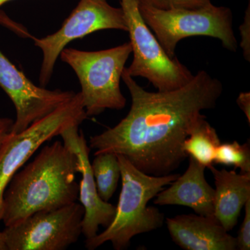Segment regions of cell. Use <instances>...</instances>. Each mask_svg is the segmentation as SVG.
Returning <instances> with one entry per match:
<instances>
[{
  "label": "cell",
  "mask_w": 250,
  "mask_h": 250,
  "mask_svg": "<svg viewBox=\"0 0 250 250\" xmlns=\"http://www.w3.org/2000/svg\"><path fill=\"white\" fill-rule=\"evenodd\" d=\"M80 161L59 141L46 145L29 164L14 174L3 197L1 221L5 227L36 212L56 209L76 202Z\"/></svg>",
  "instance_id": "cell-2"
},
{
  "label": "cell",
  "mask_w": 250,
  "mask_h": 250,
  "mask_svg": "<svg viewBox=\"0 0 250 250\" xmlns=\"http://www.w3.org/2000/svg\"><path fill=\"white\" fill-rule=\"evenodd\" d=\"M105 29L127 31L122 8L113 7L106 0H80L58 31L41 39L34 38V44L43 55L39 77L41 85L48 83L56 62L67 44Z\"/></svg>",
  "instance_id": "cell-9"
},
{
  "label": "cell",
  "mask_w": 250,
  "mask_h": 250,
  "mask_svg": "<svg viewBox=\"0 0 250 250\" xmlns=\"http://www.w3.org/2000/svg\"><path fill=\"white\" fill-rule=\"evenodd\" d=\"M139 4L156 9H198L210 4V0H137Z\"/></svg>",
  "instance_id": "cell-18"
},
{
  "label": "cell",
  "mask_w": 250,
  "mask_h": 250,
  "mask_svg": "<svg viewBox=\"0 0 250 250\" xmlns=\"http://www.w3.org/2000/svg\"><path fill=\"white\" fill-rule=\"evenodd\" d=\"M249 1H250V0H249Z\"/></svg>",
  "instance_id": "cell-25"
},
{
  "label": "cell",
  "mask_w": 250,
  "mask_h": 250,
  "mask_svg": "<svg viewBox=\"0 0 250 250\" xmlns=\"http://www.w3.org/2000/svg\"><path fill=\"white\" fill-rule=\"evenodd\" d=\"M238 106L246 115L248 123L250 124V92H243L238 95L236 100Z\"/></svg>",
  "instance_id": "cell-22"
},
{
  "label": "cell",
  "mask_w": 250,
  "mask_h": 250,
  "mask_svg": "<svg viewBox=\"0 0 250 250\" xmlns=\"http://www.w3.org/2000/svg\"><path fill=\"white\" fill-rule=\"evenodd\" d=\"M134 59L125 70L131 77H141L158 91H170L187 84L194 75L177 57L163 48L140 12L137 0H121Z\"/></svg>",
  "instance_id": "cell-6"
},
{
  "label": "cell",
  "mask_w": 250,
  "mask_h": 250,
  "mask_svg": "<svg viewBox=\"0 0 250 250\" xmlns=\"http://www.w3.org/2000/svg\"><path fill=\"white\" fill-rule=\"evenodd\" d=\"M208 169L215 180L213 215L229 232L236 226L242 208L250 199V173L220 170L213 165Z\"/></svg>",
  "instance_id": "cell-14"
},
{
  "label": "cell",
  "mask_w": 250,
  "mask_h": 250,
  "mask_svg": "<svg viewBox=\"0 0 250 250\" xmlns=\"http://www.w3.org/2000/svg\"><path fill=\"white\" fill-rule=\"evenodd\" d=\"M9 1H11V0H0V6Z\"/></svg>",
  "instance_id": "cell-24"
},
{
  "label": "cell",
  "mask_w": 250,
  "mask_h": 250,
  "mask_svg": "<svg viewBox=\"0 0 250 250\" xmlns=\"http://www.w3.org/2000/svg\"><path fill=\"white\" fill-rule=\"evenodd\" d=\"M63 144L77 154L80 161L79 197L84 209L82 220V234L89 239L98 234L99 228H106L115 218L116 207L104 201L99 195L89 159L90 147L83 133L79 132V125L67 128L60 134Z\"/></svg>",
  "instance_id": "cell-11"
},
{
  "label": "cell",
  "mask_w": 250,
  "mask_h": 250,
  "mask_svg": "<svg viewBox=\"0 0 250 250\" xmlns=\"http://www.w3.org/2000/svg\"><path fill=\"white\" fill-rule=\"evenodd\" d=\"M241 33V47L243 56L248 62L250 61V3L245 14L244 21L239 28Z\"/></svg>",
  "instance_id": "cell-20"
},
{
  "label": "cell",
  "mask_w": 250,
  "mask_h": 250,
  "mask_svg": "<svg viewBox=\"0 0 250 250\" xmlns=\"http://www.w3.org/2000/svg\"><path fill=\"white\" fill-rule=\"evenodd\" d=\"M245 218L236 238L237 250L250 249V199L245 205Z\"/></svg>",
  "instance_id": "cell-19"
},
{
  "label": "cell",
  "mask_w": 250,
  "mask_h": 250,
  "mask_svg": "<svg viewBox=\"0 0 250 250\" xmlns=\"http://www.w3.org/2000/svg\"><path fill=\"white\" fill-rule=\"evenodd\" d=\"M131 53L129 42L94 52L62 49L59 57L78 77L87 116H97L106 109L121 110L126 106L121 80Z\"/></svg>",
  "instance_id": "cell-4"
},
{
  "label": "cell",
  "mask_w": 250,
  "mask_h": 250,
  "mask_svg": "<svg viewBox=\"0 0 250 250\" xmlns=\"http://www.w3.org/2000/svg\"><path fill=\"white\" fill-rule=\"evenodd\" d=\"M215 164L228 166H234L241 169L243 173H250V142L243 145L238 141L220 143L215 153Z\"/></svg>",
  "instance_id": "cell-17"
},
{
  "label": "cell",
  "mask_w": 250,
  "mask_h": 250,
  "mask_svg": "<svg viewBox=\"0 0 250 250\" xmlns=\"http://www.w3.org/2000/svg\"><path fill=\"white\" fill-rule=\"evenodd\" d=\"M0 250H6V246H5L4 243V240H3L1 231H0Z\"/></svg>",
  "instance_id": "cell-23"
},
{
  "label": "cell",
  "mask_w": 250,
  "mask_h": 250,
  "mask_svg": "<svg viewBox=\"0 0 250 250\" xmlns=\"http://www.w3.org/2000/svg\"><path fill=\"white\" fill-rule=\"evenodd\" d=\"M84 209L70 204L56 209L41 210L1 231L6 250H65L82 234Z\"/></svg>",
  "instance_id": "cell-8"
},
{
  "label": "cell",
  "mask_w": 250,
  "mask_h": 250,
  "mask_svg": "<svg viewBox=\"0 0 250 250\" xmlns=\"http://www.w3.org/2000/svg\"><path fill=\"white\" fill-rule=\"evenodd\" d=\"M87 117L80 92L27 129L10 134L0 149V222L4 191L14 174L27 164L44 143L60 136L70 126H80Z\"/></svg>",
  "instance_id": "cell-7"
},
{
  "label": "cell",
  "mask_w": 250,
  "mask_h": 250,
  "mask_svg": "<svg viewBox=\"0 0 250 250\" xmlns=\"http://www.w3.org/2000/svg\"><path fill=\"white\" fill-rule=\"evenodd\" d=\"M174 243L185 250H236V238L230 235L214 215H178L166 219Z\"/></svg>",
  "instance_id": "cell-12"
},
{
  "label": "cell",
  "mask_w": 250,
  "mask_h": 250,
  "mask_svg": "<svg viewBox=\"0 0 250 250\" xmlns=\"http://www.w3.org/2000/svg\"><path fill=\"white\" fill-rule=\"evenodd\" d=\"M0 87L16 111L11 134L21 132L75 96L70 90H48L33 83L0 50Z\"/></svg>",
  "instance_id": "cell-10"
},
{
  "label": "cell",
  "mask_w": 250,
  "mask_h": 250,
  "mask_svg": "<svg viewBox=\"0 0 250 250\" xmlns=\"http://www.w3.org/2000/svg\"><path fill=\"white\" fill-rule=\"evenodd\" d=\"M116 155L122 189L116 215L103 232L85 239V248L89 250L97 249L106 242H111L115 250H125L134 236L161 228L165 215L157 208L148 207V203L180 175H149L135 167L124 156Z\"/></svg>",
  "instance_id": "cell-3"
},
{
  "label": "cell",
  "mask_w": 250,
  "mask_h": 250,
  "mask_svg": "<svg viewBox=\"0 0 250 250\" xmlns=\"http://www.w3.org/2000/svg\"><path fill=\"white\" fill-rule=\"evenodd\" d=\"M90 165L99 195L104 201L108 202L116 192L121 178L118 157L114 153H100L95 154Z\"/></svg>",
  "instance_id": "cell-16"
},
{
  "label": "cell",
  "mask_w": 250,
  "mask_h": 250,
  "mask_svg": "<svg viewBox=\"0 0 250 250\" xmlns=\"http://www.w3.org/2000/svg\"><path fill=\"white\" fill-rule=\"evenodd\" d=\"M203 117L196 122L184 141L183 149L188 157L209 167L214 163L215 153L220 139L216 130Z\"/></svg>",
  "instance_id": "cell-15"
},
{
  "label": "cell",
  "mask_w": 250,
  "mask_h": 250,
  "mask_svg": "<svg viewBox=\"0 0 250 250\" xmlns=\"http://www.w3.org/2000/svg\"><path fill=\"white\" fill-rule=\"evenodd\" d=\"M14 120L9 118H1L0 117V149L10 134H11Z\"/></svg>",
  "instance_id": "cell-21"
},
{
  "label": "cell",
  "mask_w": 250,
  "mask_h": 250,
  "mask_svg": "<svg viewBox=\"0 0 250 250\" xmlns=\"http://www.w3.org/2000/svg\"><path fill=\"white\" fill-rule=\"evenodd\" d=\"M122 80L131 95L129 113L116 126L91 136L90 149L95 154L124 156L149 175L172 173L188 158L184 141L196 122L205 117L202 111L215 107L223 83L205 70L170 91H147L125 70Z\"/></svg>",
  "instance_id": "cell-1"
},
{
  "label": "cell",
  "mask_w": 250,
  "mask_h": 250,
  "mask_svg": "<svg viewBox=\"0 0 250 250\" xmlns=\"http://www.w3.org/2000/svg\"><path fill=\"white\" fill-rule=\"evenodd\" d=\"M189 158L187 170L170 184V187L161 190L154 204L157 205L185 206L192 208L196 214L210 216L213 215L215 189L207 182V167L197 161Z\"/></svg>",
  "instance_id": "cell-13"
},
{
  "label": "cell",
  "mask_w": 250,
  "mask_h": 250,
  "mask_svg": "<svg viewBox=\"0 0 250 250\" xmlns=\"http://www.w3.org/2000/svg\"><path fill=\"white\" fill-rule=\"evenodd\" d=\"M139 6L145 22L171 58L175 57L179 42L192 36L215 38L230 52H236L238 49L233 29V14L229 8L212 3L192 9L160 10Z\"/></svg>",
  "instance_id": "cell-5"
}]
</instances>
